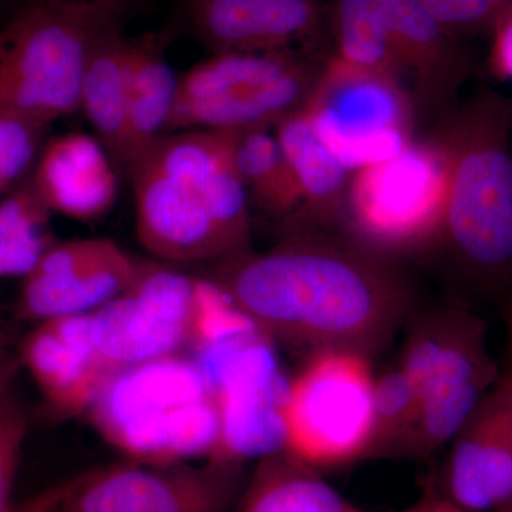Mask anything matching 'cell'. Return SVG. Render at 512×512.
Listing matches in <instances>:
<instances>
[{
    "label": "cell",
    "instance_id": "1",
    "mask_svg": "<svg viewBox=\"0 0 512 512\" xmlns=\"http://www.w3.org/2000/svg\"><path fill=\"white\" fill-rule=\"evenodd\" d=\"M208 279L266 338L311 355H375L412 311L394 259L326 229H293L269 251L224 259Z\"/></svg>",
    "mask_w": 512,
    "mask_h": 512
},
{
    "label": "cell",
    "instance_id": "2",
    "mask_svg": "<svg viewBox=\"0 0 512 512\" xmlns=\"http://www.w3.org/2000/svg\"><path fill=\"white\" fill-rule=\"evenodd\" d=\"M138 241L168 262L249 251L251 205L217 131L163 134L128 170Z\"/></svg>",
    "mask_w": 512,
    "mask_h": 512
},
{
    "label": "cell",
    "instance_id": "3",
    "mask_svg": "<svg viewBox=\"0 0 512 512\" xmlns=\"http://www.w3.org/2000/svg\"><path fill=\"white\" fill-rule=\"evenodd\" d=\"M447 163L439 249L471 288L512 292V104L485 89L434 124Z\"/></svg>",
    "mask_w": 512,
    "mask_h": 512
},
{
    "label": "cell",
    "instance_id": "4",
    "mask_svg": "<svg viewBox=\"0 0 512 512\" xmlns=\"http://www.w3.org/2000/svg\"><path fill=\"white\" fill-rule=\"evenodd\" d=\"M127 0H47L0 25V110L50 126L80 110L94 45L123 25Z\"/></svg>",
    "mask_w": 512,
    "mask_h": 512
},
{
    "label": "cell",
    "instance_id": "5",
    "mask_svg": "<svg viewBox=\"0 0 512 512\" xmlns=\"http://www.w3.org/2000/svg\"><path fill=\"white\" fill-rule=\"evenodd\" d=\"M87 414L111 446L140 463L208 457L217 440L210 389L192 357L184 355L114 373Z\"/></svg>",
    "mask_w": 512,
    "mask_h": 512
},
{
    "label": "cell",
    "instance_id": "6",
    "mask_svg": "<svg viewBox=\"0 0 512 512\" xmlns=\"http://www.w3.org/2000/svg\"><path fill=\"white\" fill-rule=\"evenodd\" d=\"M328 57L315 49L214 53L178 77L164 134L274 130L308 106Z\"/></svg>",
    "mask_w": 512,
    "mask_h": 512
},
{
    "label": "cell",
    "instance_id": "7",
    "mask_svg": "<svg viewBox=\"0 0 512 512\" xmlns=\"http://www.w3.org/2000/svg\"><path fill=\"white\" fill-rule=\"evenodd\" d=\"M397 366L419 399L400 454L409 458L430 457L450 444L503 373L488 350L483 318L458 306L416 316Z\"/></svg>",
    "mask_w": 512,
    "mask_h": 512
},
{
    "label": "cell",
    "instance_id": "8",
    "mask_svg": "<svg viewBox=\"0 0 512 512\" xmlns=\"http://www.w3.org/2000/svg\"><path fill=\"white\" fill-rule=\"evenodd\" d=\"M447 163L436 138L407 144L393 157L355 171L343 231L387 258L439 248Z\"/></svg>",
    "mask_w": 512,
    "mask_h": 512
},
{
    "label": "cell",
    "instance_id": "9",
    "mask_svg": "<svg viewBox=\"0 0 512 512\" xmlns=\"http://www.w3.org/2000/svg\"><path fill=\"white\" fill-rule=\"evenodd\" d=\"M369 359L339 350L309 356L282 404L289 456L319 473L369 458L376 377Z\"/></svg>",
    "mask_w": 512,
    "mask_h": 512
},
{
    "label": "cell",
    "instance_id": "10",
    "mask_svg": "<svg viewBox=\"0 0 512 512\" xmlns=\"http://www.w3.org/2000/svg\"><path fill=\"white\" fill-rule=\"evenodd\" d=\"M217 410L218 433L208 461L242 466L249 458L284 450L288 383L274 342L259 330L242 333L195 356Z\"/></svg>",
    "mask_w": 512,
    "mask_h": 512
},
{
    "label": "cell",
    "instance_id": "11",
    "mask_svg": "<svg viewBox=\"0 0 512 512\" xmlns=\"http://www.w3.org/2000/svg\"><path fill=\"white\" fill-rule=\"evenodd\" d=\"M306 114L323 143L355 173L400 153L416 138V110L392 77L330 52Z\"/></svg>",
    "mask_w": 512,
    "mask_h": 512
},
{
    "label": "cell",
    "instance_id": "12",
    "mask_svg": "<svg viewBox=\"0 0 512 512\" xmlns=\"http://www.w3.org/2000/svg\"><path fill=\"white\" fill-rule=\"evenodd\" d=\"M201 279L140 261L133 284L89 313L90 338L110 377L120 370L183 355L194 343Z\"/></svg>",
    "mask_w": 512,
    "mask_h": 512
},
{
    "label": "cell",
    "instance_id": "13",
    "mask_svg": "<svg viewBox=\"0 0 512 512\" xmlns=\"http://www.w3.org/2000/svg\"><path fill=\"white\" fill-rule=\"evenodd\" d=\"M242 490V466L131 460L64 481L60 512H232Z\"/></svg>",
    "mask_w": 512,
    "mask_h": 512
},
{
    "label": "cell",
    "instance_id": "14",
    "mask_svg": "<svg viewBox=\"0 0 512 512\" xmlns=\"http://www.w3.org/2000/svg\"><path fill=\"white\" fill-rule=\"evenodd\" d=\"M393 73L409 94L417 120L437 121L458 104L470 76L466 47L421 0H376Z\"/></svg>",
    "mask_w": 512,
    "mask_h": 512
},
{
    "label": "cell",
    "instance_id": "15",
    "mask_svg": "<svg viewBox=\"0 0 512 512\" xmlns=\"http://www.w3.org/2000/svg\"><path fill=\"white\" fill-rule=\"evenodd\" d=\"M140 261L107 238L57 241L23 278L19 318L89 315L133 284Z\"/></svg>",
    "mask_w": 512,
    "mask_h": 512
},
{
    "label": "cell",
    "instance_id": "16",
    "mask_svg": "<svg viewBox=\"0 0 512 512\" xmlns=\"http://www.w3.org/2000/svg\"><path fill=\"white\" fill-rule=\"evenodd\" d=\"M444 500L464 512L512 503V372L505 369L450 441Z\"/></svg>",
    "mask_w": 512,
    "mask_h": 512
},
{
    "label": "cell",
    "instance_id": "17",
    "mask_svg": "<svg viewBox=\"0 0 512 512\" xmlns=\"http://www.w3.org/2000/svg\"><path fill=\"white\" fill-rule=\"evenodd\" d=\"M195 32L214 53L313 49L320 0H190Z\"/></svg>",
    "mask_w": 512,
    "mask_h": 512
},
{
    "label": "cell",
    "instance_id": "18",
    "mask_svg": "<svg viewBox=\"0 0 512 512\" xmlns=\"http://www.w3.org/2000/svg\"><path fill=\"white\" fill-rule=\"evenodd\" d=\"M20 366L50 409L62 417L87 413L110 379L90 338L89 315L43 320L23 339Z\"/></svg>",
    "mask_w": 512,
    "mask_h": 512
},
{
    "label": "cell",
    "instance_id": "19",
    "mask_svg": "<svg viewBox=\"0 0 512 512\" xmlns=\"http://www.w3.org/2000/svg\"><path fill=\"white\" fill-rule=\"evenodd\" d=\"M32 181L53 214L74 221L106 217L119 195L117 167L99 138L66 133L50 138L40 151Z\"/></svg>",
    "mask_w": 512,
    "mask_h": 512
},
{
    "label": "cell",
    "instance_id": "20",
    "mask_svg": "<svg viewBox=\"0 0 512 512\" xmlns=\"http://www.w3.org/2000/svg\"><path fill=\"white\" fill-rule=\"evenodd\" d=\"M301 192V211L293 229H326L345 224L353 173L316 133L305 111L274 128Z\"/></svg>",
    "mask_w": 512,
    "mask_h": 512
},
{
    "label": "cell",
    "instance_id": "21",
    "mask_svg": "<svg viewBox=\"0 0 512 512\" xmlns=\"http://www.w3.org/2000/svg\"><path fill=\"white\" fill-rule=\"evenodd\" d=\"M164 39L148 33L128 40L127 121L121 170L163 136L177 97L178 77L165 60Z\"/></svg>",
    "mask_w": 512,
    "mask_h": 512
},
{
    "label": "cell",
    "instance_id": "22",
    "mask_svg": "<svg viewBox=\"0 0 512 512\" xmlns=\"http://www.w3.org/2000/svg\"><path fill=\"white\" fill-rule=\"evenodd\" d=\"M227 147L249 205L272 218L295 224L301 192L272 128L217 131Z\"/></svg>",
    "mask_w": 512,
    "mask_h": 512
},
{
    "label": "cell",
    "instance_id": "23",
    "mask_svg": "<svg viewBox=\"0 0 512 512\" xmlns=\"http://www.w3.org/2000/svg\"><path fill=\"white\" fill-rule=\"evenodd\" d=\"M235 512H369L330 487L319 471L276 451L259 458Z\"/></svg>",
    "mask_w": 512,
    "mask_h": 512
},
{
    "label": "cell",
    "instance_id": "24",
    "mask_svg": "<svg viewBox=\"0 0 512 512\" xmlns=\"http://www.w3.org/2000/svg\"><path fill=\"white\" fill-rule=\"evenodd\" d=\"M128 37L123 25L97 40L84 69L80 110L121 170L127 121Z\"/></svg>",
    "mask_w": 512,
    "mask_h": 512
},
{
    "label": "cell",
    "instance_id": "25",
    "mask_svg": "<svg viewBox=\"0 0 512 512\" xmlns=\"http://www.w3.org/2000/svg\"><path fill=\"white\" fill-rule=\"evenodd\" d=\"M52 215L32 174L0 200V278H25L56 244Z\"/></svg>",
    "mask_w": 512,
    "mask_h": 512
},
{
    "label": "cell",
    "instance_id": "26",
    "mask_svg": "<svg viewBox=\"0 0 512 512\" xmlns=\"http://www.w3.org/2000/svg\"><path fill=\"white\" fill-rule=\"evenodd\" d=\"M419 410L416 389L399 366L375 377L369 458L400 456Z\"/></svg>",
    "mask_w": 512,
    "mask_h": 512
},
{
    "label": "cell",
    "instance_id": "27",
    "mask_svg": "<svg viewBox=\"0 0 512 512\" xmlns=\"http://www.w3.org/2000/svg\"><path fill=\"white\" fill-rule=\"evenodd\" d=\"M47 128L19 114L0 110V200L32 174L46 143Z\"/></svg>",
    "mask_w": 512,
    "mask_h": 512
},
{
    "label": "cell",
    "instance_id": "28",
    "mask_svg": "<svg viewBox=\"0 0 512 512\" xmlns=\"http://www.w3.org/2000/svg\"><path fill=\"white\" fill-rule=\"evenodd\" d=\"M29 419L15 393L0 404V512H12L16 474L28 437Z\"/></svg>",
    "mask_w": 512,
    "mask_h": 512
},
{
    "label": "cell",
    "instance_id": "29",
    "mask_svg": "<svg viewBox=\"0 0 512 512\" xmlns=\"http://www.w3.org/2000/svg\"><path fill=\"white\" fill-rule=\"evenodd\" d=\"M451 35L464 37L491 32L512 8V0H421Z\"/></svg>",
    "mask_w": 512,
    "mask_h": 512
},
{
    "label": "cell",
    "instance_id": "30",
    "mask_svg": "<svg viewBox=\"0 0 512 512\" xmlns=\"http://www.w3.org/2000/svg\"><path fill=\"white\" fill-rule=\"evenodd\" d=\"M490 69L501 82L512 83V8L491 29Z\"/></svg>",
    "mask_w": 512,
    "mask_h": 512
},
{
    "label": "cell",
    "instance_id": "31",
    "mask_svg": "<svg viewBox=\"0 0 512 512\" xmlns=\"http://www.w3.org/2000/svg\"><path fill=\"white\" fill-rule=\"evenodd\" d=\"M63 483L37 494L26 503L15 505L12 512H60Z\"/></svg>",
    "mask_w": 512,
    "mask_h": 512
},
{
    "label": "cell",
    "instance_id": "32",
    "mask_svg": "<svg viewBox=\"0 0 512 512\" xmlns=\"http://www.w3.org/2000/svg\"><path fill=\"white\" fill-rule=\"evenodd\" d=\"M20 367L19 359L0 353V404L13 392V382Z\"/></svg>",
    "mask_w": 512,
    "mask_h": 512
},
{
    "label": "cell",
    "instance_id": "33",
    "mask_svg": "<svg viewBox=\"0 0 512 512\" xmlns=\"http://www.w3.org/2000/svg\"><path fill=\"white\" fill-rule=\"evenodd\" d=\"M421 504H423L424 512H464L456 505L448 503L444 498H429V500L421 501Z\"/></svg>",
    "mask_w": 512,
    "mask_h": 512
},
{
    "label": "cell",
    "instance_id": "34",
    "mask_svg": "<svg viewBox=\"0 0 512 512\" xmlns=\"http://www.w3.org/2000/svg\"><path fill=\"white\" fill-rule=\"evenodd\" d=\"M503 316L507 330L508 353H510V369L512 370V292L504 299Z\"/></svg>",
    "mask_w": 512,
    "mask_h": 512
},
{
    "label": "cell",
    "instance_id": "35",
    "mask_svg": "<svg viewBox=\"0 0 512 512\" xmlns=\"http://www.w3.org/2000/svg\"><path fill=\"white\" fill-rule=\"evenodd\" d=\"M47 2V0H0V5L8 8V13H6V20L12 18L15 13L20 12V10L29 8V6L37 5V3ZM3 22V23H5ZM2 23V25H3Z\"/></svg>",
    "mask_w": 512,
    "mask_h": 512
},
{
    "label": "cell",
    "instance_id": "36",
    "mask_svg": "<svg viewBox=\"0 0 512 512\" xmlns=\"http://www.w3.org/2000/svg\"><path fill=\"white\" fill-rule=\"evenodd\" d=\"M406 512H424L423 504H421L420 501L419 504L414 505V507L410 508V510Z\"/></svg>",
    "mask_w": 512,
    "mask_h": 512
},
{
    "label": "cell",
    "instance_id": "37",
    "mask_svg": "<svg viewBox=\"0 0 512 512\" xmlns=\"http://www.w3.org/2000/svg\"><path fill=\"white\" fill-rule=\"evenodd\" d=\"M6 342H8V340H6V336H0V353L5 352Z\"/></svg>",
    "mask_w": 512,
    "mask_h": 512
},
{
    "label": "cell",
    "instance_id": "38",
    "mask_svg": "<svg viewBox=\"0 0 512 512\" xmlns=\"http://www.w3.org/2000/svg\"><path fill=\"white\" fill-rule=\"evenodd\" d=\"M497 512H512V503L505 505L504 508H501V510L497 511Z\"/></svg>",
    "mask_w": 512,
    "mask_h": 512
},
{
    "label": "cell",
    "instance_id": "39",
    "mask_svg": "<svg viewBox=\"0 0 512 512\" xmlns=\"http://www.w3.org/2000/svg\"><path fill=\"white\" fill-rule=\"evenodd\" d=\"M510 100H511V104H512V97H510Z\"/></svg>",
    "mask_w": 512,
    "mask_h": 512
},
{
    "label": "cell",
    "instance_id": "40",
    "mask_svg": "<svg viewBox=\"0 0 512 512\" xmlns=\"http://www.w3.org/2000/svg\"><path fill=\"white\" fill-rule=\"evenodd\" d=\"M2 335H3V333H0V336H2Z\"/></svg>",
    "mask_w": 512,
    "mask_h": 512
},
{
    "label": "cell",
    "instance_id": "41",
    "mask_svg": "<svg viewBox=\"0 0 512 512\" xmlns=\"http://www.w3.org/2000/svg\"><path fill=\"white\" fill-rule=\"evenodd\" d=\"M508 369H510V367H508ZM510 370H511V369H510ZM511 372H512V370H511Z\"/></svg>",
    "mask_w": 512,
    "mask_h": 512
}]
</instances>
